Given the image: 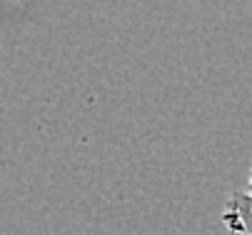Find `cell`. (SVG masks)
Returning <instances> with one entry per match:
<instances>
[{"instance_id": "3", "label": "cell", "mask_w": 252, "mask_h": 235, "mask_svg": "<svg viewBox=\"0 0 252 235\" xmlns=\"http://www.w3.org/2000/svg\"><path fill=\"white\" fill-rule=\"evenodd\" d=\"M242 235H247V233H242Z\"/></svg>"}, {"instance_id": "2", "label": "cell", "mask_w": 252, "mask_h": 235, "mask_svg": "<svg viewBox=\"0 0 252 235\" xmlns=\"http://www.w3.org/2000/svg\"><path fill=\"white\" fill-rule=\"evenodd\" d=\"M247 193L252 195V165H250V175H247Z\"/></svg>"}, {"instance_id": "1", "label": "cell", "mask_w": 252, "mask_h": 235, "mask_svg": "<svg viewBox=\"0 0 252 235\" xmlns=\"http://www.w3.org/2000/svg\"><path fill=\"white\" fill-rule=\"evenodd\" d=\"M222 223L232 235H252V195L250 193H232L222 210Z\"/></svg>"}]
</instances>
